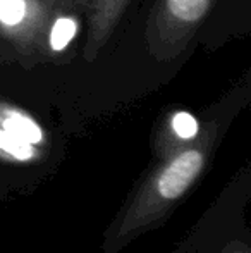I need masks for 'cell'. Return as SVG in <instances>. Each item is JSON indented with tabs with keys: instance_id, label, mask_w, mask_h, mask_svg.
Returning <instances> with one entry per match:
<instances>
[{
	"instance_id": "277c9868",
	"label": "cell",
	"mask_w": 251,
	"mask_h": 253,
	"mask_svg": "<svg viewBox=\"0 0 251 253\" xmlns=\"http://www.w3.org/2000/svg\"><path fill=\"white\" fill-rule=\"evenodd\" d=\"M0 153L17 162H28L35 157V145L19 140L0 127Z\"/></svg>"
},
{
	"instance_id": "6da1fadb",
	"label": "cell",
	"mask_w": 251,
	"mask_h": 253,
	"mask_svg": "<svg viewBox=\"0 0 251 253\" xmlns=\"http://www.w3.org/2000/svg\"><path fill=\"white\" fill-rule=\"evenodd\" d=\"M205 164V155L198 148L181 152L158 172L155 179V193L164 202H174L188 191L200 176Z\"/></svg>"
},
{
	"instance_id": "5b68a950",
	"label": "cell",
	"mask_w": 251,
	"mask_h": 253,
	"mask_svg": "<svg viewBox=\"0 0 251 253\" xmlns=\"http://www.w3.org/2000/svg\"><path fill=\"white\" fill-rule=\"evenodd\" d=\"M77 31V24L72 17H61L57 23L54 24L50 33V47L54 50H62L64 47H67L71 40L74 38Z\"/></svg>"
},
{
	"instance_id": "52a82bcc",
	"label": "cell",
	"mask_w": 251,
	"mask_h": 253,
	"mask_svg": "<svg viewBox=\"0 0 251 253\" xmlns=\"http://www.w3.org/2000/svg\"><path fill=\"white\" fill-rule=\"evenodd\" d=\"M172 129L182 140H191L198 134V121L188 112H178L172 117Z\"/></svg>"
},
{
	"instance_id": "3957f363",
	"label": "cell",
	"mask_w": 251,
	"mask_h": 253,
	"mask_svg": "<svg viewBox=\"0 0 251 253\" xmlns=\"http://www.w3.org/2000/svg\"><path fill=\"white\" fill-rule=\"evenodd\" d=\"M0 126L7 133L14 134L16 138L28 141L31 145H38L43 141V131H41V127L31 117L24 116L23 112H17V110H7V112H3L2 119H0Z\"/></svg>"
},
{
	"instance_id": "7a4b0ae2",
	"label": "cell",
	"mask_w": 251,
	"mask_h": 253,
	"mask_svg": "<svg viewBox=\"0 0 251 253\" xmlns=\"http://www.w3.org/2000/svg\"><path fill=\"white\" fill-rule=\"evenodd\" d=\"M127 0H95L91 14V43L102 45Z\"/></svg>"
},
{
	"instance_id": "8992f818",
	"label": "cell",
	"mask_w": 251,
	"mask_h": 253,
	"mask_svg": "<svg viewBox=\"0 0 251 253\" xmlns=\"http://www.w3.org/2000/svg\"><path fill=\"white\" fill-rule=\"evenodd\" d=\"M26 16L24 0H0V23L7 26H16Z\"/></svg>"
}]
</instances>
